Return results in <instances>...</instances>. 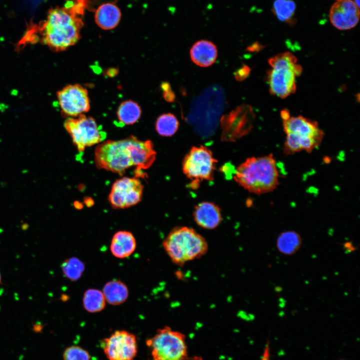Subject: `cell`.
I'll use <instances>...</instances> for the list:
<instances>
[{"mask_svg": "<svg viewBox=\"0 0 360 360\" xmlns=\"http://www.w3.org/2000/svg\"><path fill=\"white\" fill-rule=\"evenodd\" d=\"M162 88L164 90V99L170 102H173L175 99V95L171 90L170 85L168 83H164Z\"/></svg>", "mask_w": 360, "mask_h": 360, "instance_id": "83f0119b", "label": "cell"}, {"mask_svg": "<svg viewBox=\"0 0 360 360\" xmlns=\"http://www.w3.org/2000/svg\"><path fill=\"white\" fill-rule=\"evenodd\" d=\"M359 8L352 0H336L329 13L332 25L340 30H348L355 27L359 20Z\"/></svg>", "mask_w": 360, "mask_h": 360, "instance_id": "5bb4252c", "label": "cell"}, {"mask_svg": "<svg viewBox=\"0 0 360 360\" xmlns=\"http://www.w3.org/2000/svg\"><path fill=\"white\" fill-rule=\"evenodd\" d=\"M270 348L269 344H268L264 350L263 356L261 360H270Z\"/></svg>", "mask_w": 360, "mask_h": 360, "instance_id": "4dcf8cb0", "label": "cell"}, {"mask_svg": "<svg viewBox=\"0 0 360 360\" xmlns=\"http://www.w3.org/2000/svg\"><path fill=\"white\" fill-rule=\"evenodd\" d=\"M64 127L80 152L86 147L100 143L106 138L105 133L100 130L95 120L84 114L69 118L64 122Z\"/></svg>", "mask_w": 360, "mask_h": 360, "instance_id": "9c48e42d", "label": "cell"}, {"mask_svg": "<svg viewBox=\"0 0 360 360\" xmlns=\"http://www.w3.org/2000/svg\"><path fill=\"white\" fill-rule=\"evenodd\" d=\"M136 247V240L132 234L126 230H120L113 236L110 250L114 256L124 258L130 256Z\"/></svg>", "mask_w": 360, "mask_h": 360, "instance_id": "e0dca14e", "label": "cell"}, {"mask_svg": "<svg viewBox=\"0 0 360 360\" xmlns=\"http://www.w3.org/2000/svg\"></svg>", "mask_w": 360, "mask_h": 360, "instance_id": "e575fe53", "label": "cell"}, {"mask_svg": "<svg viewBox=\"0 0 360 360\" xmlns=\"http://www.w3.org/2000/svg\"><path fill=\"white\" fill-rule=\"evenodd\" d=\"M185 336L168 326L157 330L147 341L154 360H184L187 356Z\"/></svg>", "mask_w": 360, "mask_h": 360, "instance_id": "52a82bcc", "label": "cell"}, {"mask_svg": "<svg viewBox=\"0 0 360 360\" xmlns=\"http://www.w3.org/2000/svg\"><path fill=\"white\" fill-rule=\"evenodd\" d=\"M64 360H90V356L87 351L78 346L67 348L63 354Z\"/></svg>", "mask_w": 360, "mask_h": 360, "instance_id": "484cf974", "label": "cell"}, {"mask_svg": "<svg viewBox=\"0 0 360 360\" xmlns=\"http://www.w3.org/2000/svg\"><path fill=\"white\" fill-rule=\"evenodd\" d=\"M343 248L346 252H351L356 250V248L353 245L352 242H346L343 244Z\"/></svg>", "mask_w": 360, "mask_h": 360, "instance_id": "f1b7e54d", "label": "cell"}, {"mask_svg": "<svg viewBox=\"0 0 360 360\" xmlns=\"http://www.w3.org/2000/svg\"><path fill=\"white\" fill-rule=\"evenodd\" d=\"M0 283H1V275H0Z\"/></svg>", "mask_w": 360, "mask_h": 360, "instance_id": "836d02e7", "label": "cell"}, {"mask_svg": "<svg viewBox=\"0 0 360 360\" xmlns=\"http://www.w3.org/2000/svg\"><path fill=\"white\" fill-rule=\"evenodd\" d=\"M84 6L80 2L50 9L41 28L42 42L56 52L64 50L76 44L80 39L84 26Z\"/></svg>", "mask_w": 360, "mask_h": 360, "instance_id": "7a4b0ae2", "label": "cell"}, {"mask_svg": "<svg viewBox=\"0 0 360 360\" xmlns=\"http://www.w3.org/2000/svg\"><path fill=\"white\" fill-rule=\"evenodd\" d=\"M217 162L210 150L200 146H194L184 156L182 162L184 174L191 180L192 188H197L203 180H213Z\"/></svg>", "mask_w": 360, "mask_h": 360, "instance_id": "ba28073f", "label": "cell"}, {"mask_svg": "<svg viewBox=\"0 0 360 360\" xmlns=\"http://www.w3.org/2000/svg\"><path fill=\"white\" fill-rule=\"evenodd\" d=\"M302 239L296 231L289 230L281 232L276 238V246L280 252L286 256L295 254L300 248Z\"/></svg>", "mask_w": 360, "mask_h": 360, "instance_id": "ffe728a7", "label": "cell"}, {"mask_svg": "<svg viewBox=\"0 0 360 360\" xmlns=\"http://www.w3.org/2000/svg\"><path fill=\"white\" fill-rule=\"evenodd\" d=\"M282 126L286 134L283 152L286 155L302 151L310 153L320 146L324 137L316 121L302 116H290L282 120Z\"/></svg>", "mask_w": 360, "mask_h": 360, "instance_id": "5b68a950", "label": "cell"}, {"mask_svg": "<svg viewBox=\"0 0 360 360\" xmlns=\"http://www.w3.org/2000/svg\"><path fill=\"white\" fill-rule=\"evenodd\" d=\"M280 173L273 154L247 158L236 169L234 180L249 192L262 194L279 184Z\"/></svg>", "mask_w": 360, "mask_h": 360, "instance_id": "3957f363", "label": "cell"}, {"mask_svg": "<svg viewBox=\"0 0 360 360\" xmlns=\"http://www.w3.org/2000/svg\"><path fill=\"white\" fill-rule=\"evenodd\" d=\"M264 46L260 44L258 42L253 44L250 46H248L247 50L250 52H258L262 49Z\"/></svg>", "mask_w": 360, "mask_h": 360, "instance_id": "f546056e", "label": "cell"}, {"mask_svg": "<svg viewBox=\"0 0 360 360\" xmlns=\"http://www.w3.org/2000/svg\"><path fill=\"white\" fill-rule=\"evenodd\" d=\"M84 264L76 258L66 260L62 264L64 276L71 280H78L84 272Z\"/></svg>", "mask_w": 360, "mask_h": 360, "instance_id": "d4e9b609", "label": "cell"}, {"mask_svg": "<svg viewBox=\"0 0 360 360\" xmlns=\"http://www.w3.org/2000/svg\"><path fill=\"white\" fill-rule=\"evenodd\" d=\"M162 246L172 262L178 266L201 258L208 250L205 238L186 226L172 229L164 240Z\"/></svg>", "mask_w": 360, "mask_h": 360, "instance_id": "277c9868", "label": "cell"}, {"mask_svg": "<svg viewBox=\"0 0 360 360\" xmlns=\"http://www.w3.org/2000/svg\"><path fill=\"white\" fill-rule=\"evenodd\" d=\"M144 186L136 178L123 177L112 184L108 200L114 208H129L138 203Z\"/></svg>", "mask_w": 360, "mask_h": 360, "instance_id": "8fae6325", "label": "cell"}, {"mask_svg": "<svg viewBox=\"0 0 360 360\" xmlns=\"http://www.w3.org/2000/svg\"><path fill=\"white\" fill-rule=\"evenodd\" d=\"M271 68L267 72L269 92L272 95L284 98L294 93L296 78L302 72L297 58L290 52H284L270 58Z\"/></svg>", "mask_w": 360, "mask_h": 360, "instance_id": "8992f818", "label": "cell"}, {"mask_svg": "<svg viewBox=\"0 0 360 360\" xmlns=\"http://www.w3.org/2000/svg\"><path fill=\"white\" fill-rule=\"evenodd\" d=\"M353 2H354V3L355 4H356L358 8H360V0H353Z\"/></svg>", "mask_w": 360, "mask_h": 360, "instance_id": "d6a6232c", "label": "cell"}, {"mask_svg": "<svg viewBox=\"0 0 360 360\" xmlns=\"http://www.w3.org/2000/svg\"><path fill=\"white\" fill-rule=\"evenodd\" d=\"M250 72V68L246 65H244L242 67L234 72V76L236 80L238 81H242L248 76Z\"/></svg>", "mask_w": 360, "mask_h": 360, "instance_id": "4316f807", "label": "cell"}, {"mask_svg": "<svg viewBox=\"0 0 360 360\" xmlns=\"http://www.w3.org/2000/svg\"><path fill=\"white\" fill-rule=\"evenodd\" d=\"M193 215L196 224L208 230L218 227L222 220L218 206L208 202L198 204L195 208Z\"/></svg>", "mask_w": 360, "mask_h": 360, "instance_id": "9a60e30c", "label": "cell"}, {"mask_svg": "<svg viewBox=\"0 0 360 360\" xmlns=\"http://www.w3.org/2000/svg\"><path fill=\"white\" fill-rule=\"evenodd\" d=\"M102 293L106 302L113 306L123 304L128 296L127 286L121 280H114L104 286Z\"/></svg>", "mask_w": 360, "mask_h": 360, "instance_id": "d6986e66", "label": "cell"}, {"mask_svg": "<svg viewBox=\"0 0 360 360\" xmlns=\"http://www.w3.org/2000/svg\"><path fill=\"white\" fill-rule=\"evenodd\" d=\"M141 109L138 104L132 100H126L120 104L117 111L118 120L124 124L136 123L141 115Z\"/></svg>", "mask_w": 360, "mask_h": 360, "instance_id": "44dd1931", "label": "cell"}, {"mask_svg": "<svg viewBox=\"0 0 360 360\" xmlns=\"http://www.w3.org/2000/svg\"><path fill=\"white\" fill-rule=\"evenodd\" d=\"M296 8V4L292 0H276L272 11L279 20L288 24H294Z\"/></svg>", "mask_w": 360, "mask_h": 360, "instance_id": "603a6c76", "label": "cell"}, {"mask_svg": "<svg viewBox=\"0 0 360 360\" xmlns=\"http://www.w3.org/2000/svg\"><path fill=\"white\" fill-rule=\"evenodd\" d=\"M256 115L252 107L242 104L220 119L222 140L233 142L248 134L252 130Z\"/></svg>", "mask_w": 360, "mask_h": 360, "instance_id": "30bf717a", "label": "cell"}, {"mask_svg": "<svg viewBox=\"0 0 360 360\" xmlns=\"http://www.w3.org/2000/svg\"><path fill=\"white\" fill-rule=\"evenodd\" d=\"M179 122L175 116L171 113L160 115L156 120V128L158 133L164 136H170L177 131Z\"/></svg>", "mask_w": 360, "mask_h": 360, "instance_id": "cb8c5ba5", "label": "cell"}, {"mask_svg": "<svg viewBox=\"0 0 360 360\" xmlns=\"http://www.w3.org/2000/svg\"><path fill=\"white\" fill-rule=\"evenodd\" d=\"M102 347L109 360H132L137 352L135 336L126 330H117L104 339Z\"/></svg>", "mask_w": 360, "mask_h": 360, "instance_id": "4fadbf2b", "label": "cell"}, {"mask_svg": "<svg viewBox=\"0 0 360 360\" xmlns=\"http://www.w3.org/2000/svg\"><path fill=\"white\" fill-rule=\"evenodd\" d=\"M82 302L84 309L92 313L101 312L106 304L102 292L95 288H90L84 292Z\"/></svg>", "mask_w": 360, "mask_h": 360, "instance_id": "7402d4cb", "label": "cell"}, {"mask_svg": "<svg viewBox=\"0 0 360 360\" xmlns=\"http://www.w3.org/2000/svg\"><path fill=\"white\" fill-rule=\"evenodd\" d=\"M280 116L282 120H285L290 116V112L288 110L284 109L281 111Z\"/></svg>", "mask_w": 360, "mask_h": 360, "instance_id": "1f68e13d", "label": "cell"}, {"mask_svg": "<svg viewBox=\"0 0 360 360\" xmlns=\"http://www.w3.org/2000/svg\"><path fill=\"white\" fill-rule=\"evenodd\" d=\"M94 18L96 24L100 28L108 30L118 26L120 20L121 12L115 4L106 3L97 8Z\"/></svg>", "mask_w": 360, "mask_h": 360, "instance_id": "ac0fdd59", "label": "cell"}, {"mask_svg": "<svg viewBox=\"0 0 360 360\" xmlns=\"http://www.w3.org/2000/svg\"><path fill=\"white\" fill-rule=\"evenodd\" d=\"M56 96L62 113L70 118L77 117L90 108L88 90L80 84L68 85Z\"/></svg>", "mask_w": 360, "mask_h": 360, "instance_id": "7c38bea8", "label": "cell"}, {"mask_svg": "<svg viewBox=\"0 0 360 360\" xmlns=\"http://www.w3.org/2000/svg\"><path fill=\"white\" fill-rule=\"evenodd\" d=\"M192 61L201 67H208L212 64L218 56L216 46L212 42L200 40L195 42L190 50Z\"/></svg>", "mask_w": 360, "mask_h": 360, "instance_id": "2e32d148", "label": "cell"}, {"mask_svg": "<svg viewBox=\"0 0 360 360\" xmlns=\"http://www.w3.org/2000/svg\"><path fill=\"white\" fill-rule=\"evenodd\" d=\"M156 158L152 141H142L134 136L118 140H108L98 144L94 151L96 166L122 176L135 166L136 174L144 176L142 170L149 168Z\"/></svg>", "mask_w": 360, "mask_h": 360, "instance_id": "6da1fadb", "label": "cell"}]
</instances>
